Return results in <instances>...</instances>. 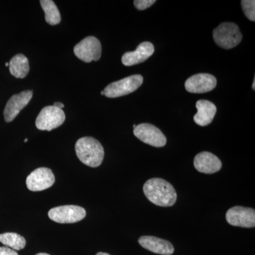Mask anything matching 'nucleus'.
<instances>
[{"label":"nucleus","instance_id":"nucleus-1","mask_svg":"<svg viewBox=\"0 0 255 255\" xmlns=\"http://www.w3.org/2000/svg\"><path fill=\"white\" fill-rule=\"evenodd\" d=\"M143 192L152 204L170 207L177 201V194L173 186L161 178H152L144 184Z\"/></svg>","mask_w":255,"mask_h":255},{"label":"nucleus","instance_id":"nucleus-2","mask_svg":"<svg viewBox=\"0 0 255 255\" xmlns=\"http://www.w3.org/2000/svg\"><path fill=\"white\" fill-rule=\"evenodd\" d=\"M75 152L82 163L91 167L100 166L105 157L103 146L92 137L79 139L75 144Z\"/></svg>","mask_w":255,"mask_h":255},{"label":"nucleus","instance_id":"nucleus-3","mask_svg":"<svg viewBox=\"0 0 255 255\" xmlns=\"http://www.w3.org/2000/svg\"><path fill=\"white\" fill-rule=\"evenodd\" d=\"M216 44L224 49H231L237 46L242 41L243 35L237 24L224 22L215 28L213 33Z\"/></svg>","mask_w":255,"mask_h":255},{"label":"nucleus","instance_id":"nucleus-4","mask_svg":"<svg viewBox=\"0 0 255 255\" xmlns=\"http://www.w3.org/2000/svg\"><path fill=\"white\" fill-rule=\"evenodd\" d=\"M143 78L141 75H131L110 84L104 90V95L109 98L123 97L135 92L141 86Z\"/></svg>","mask_w":255,"mask_h":255},{"label":"nucleus","instance_id":"nucleus-5","mask_svg":"<svg viewBox=\"0 0 255 255\" xmlns=\"http://www.w3.org/2000/svg\"><path fill=\"white\" fill-rule=\"evenodd\" d=\"M65 114L63 110L54 106H48L41 111L36 120L37 128L41 130H50L57 128L64 123Z\"/></svg>","mask_w":255,"mask_h":255},{"label":"nucleus","instance_id":"nucleus-6","mask_svg":"<svg viewBox=\"0 0 255 255\" xmlns=\"http://www.w3.org/2000/svg\"><path fill=\"white\" fill-rule=\"evenodd\" d=\"M74 53L85 63L98 61L102 55V45L96 37L87 36L75 46Z\"/></svg>","mask_w":255,"mask_h":255},{"label":"nucleus","instance_id":"nucleus-7","mask_svg":"<svg viewBox=\"0 0 255 255\" xmlns=\"http://www.w3.org/2000/svg\"><path fill=\"white\" fill-rule=\"evenodd\" d=\"M86 211L78 206L66 205L53 208L48 212V217L58 223H74L85 219Z\"/></svg>","mask_w":255,"mask_h":255},{"label":"nucleus","instance_id":"nucleus-8","mask_svg":"<svg viewBox=\"0 0 255 255\" xmlns=\"http://www.w3.org/2000/svg\"><path fill=\"white\" fill-rule=\"evenodd\" d=\"M133 133L139 140L153 147H164L167 142L165 135L158 128L152 124H139L134 128Z\"/></svg>","mask_w":255,"mask_h":255},{"label":"nucleus","instance_id":"nucleus-9","mask_svg":"<svg viewBox=\"0 0 255 255\" xmlns=\"http://www.w3.org/2000/svg\"><path fill=\"white\" fill-rule=\"evenodd\" d=\"M226 221L237 227L251 228L255 226V211L251 208L234 206L227 211Z\"/></svg>","mask_w":255,"mask_h":255},{"label":"nucleus","instance_id":"nucleus-10","mask_svg":"<svg viewBox=\"0 0 255 255\" xmlns=\"http://www.w3.org/2000/svg\"><path fill=\"white\" fill-rule=\"evenodd\" d=\"M55 178L51 169L40 167L35 169L26 178V186L31 191H41L51 187Z\"/></svg>","mask_w":255,"mask_h":255},{"label":"nucleus","instance_id":"nucleus-11","mask_svg":"<svg viewBox=\"0 0 255 255\" xmlns=\"http://www.w3.org/2000/svg\"><path fill=\"white\" fill-rule=\"evenodd\" d=\"M33 92L31 90H26L13 95L8 101L4 110L5 122L9 123L12 122L19 112L29 103Z\"/></svg>","mask_w":255,"mask_h":255},{"label":"nucleus","instance_id":"nucleus-12","mask_svg":"<svg viewBox=\"0 0 255 255\" xmlns=\"http://www.w3.org/2000/svg\"><path fill=\"white\" fill-rule=\"evenodd\" d=\"M217 85V80L214 75L199 73L188 78L185 88L190 93L203 94L212 91Z\"/></svg>","mask_w":255,"mask_h":255},{"label":"nucleus","instance_id":"nucleus-13","mask_svg":"<svg viewBox=\"0 0 255 255\" xmlns=\"http://www.w3.org/2000/svg\"><path fill=\"white\" fill-rule=\"evenodd\" d=\"M194 165L196 170L204 174H214L221 170V159L209 152H201L194 157Z\"/></svg>","mask_w":255,"mask_h":255},{"label":"nucleus","instance_id":"nucleus-14","mask_svg":"<svg viewBox=\"0 0 255 255\" xmlns=\"http://www.w3.org/2000/svg\"><path fill=\"white\" fill-rule=\"evenodd\" d=\"M155 48L150 42L145 41L137 47L135 51L127 52L122 56V61L125 66H132L143 63L153 54Z\"/></svg>","mask_w":255,"mask_h":255},{"label":"nucleus","instance_id":"nucleus-15","mask_svg":"<svg viewBox=\"0 0 255 255\" xmlns=\"http://www.w3.org/2000/svg\"><path fill=\"white\" fill-rule=\"evenodd\" d=\"M139 244L147 251L162 255H172L174 248L170 242L154 236H142L139 238Z\"/></svg>","mask_w":255,"mask_h":255},{"label":"nucleus","instance_id":"nucleus-16","mask_svg":"<svg viewBox=\"0 0 255 255\" xmlns=\"http://www.w3.org/2000/svg\"><path fill=\"white\" fill-rule=\"evenodd\" d=\"M196 107L198 112L194 117L195 123L201 127L209 125L217 112L216 105L209 101L201 100L196 102Z\"/></svg>","mask_w":255,"mask_h":255},{"label":"nucleus","instance_id":"nucleus-17","mask_svg":"<svg viewBox=\"0 0 255 255\" xmlns=\"http://www.w3.org/2000/svg\"><path fill=\"white\" fill-rule=\"evenodd\" d=\"M10 73L16 78H24L29 72L28 58L23 54H17L9 63Z\"/></svg>","mask_w":255,"mask_h":255},{"label":"nucleus","instance_id":"nucleus-18","mask_svg":"<svg viewBox=\"0 0 255 255\" xmlns=\"http://www.w3.org/2000/svg\"><path fill=\"white\" fill-rule=\"evenodd\" d=\"M40 3L44 11L46 22L52 26L58 24L61 21V16L54 1L52 0H41Z\"/></svg>","mask_w":255,"mask_h":255},{"label":"nucleus","instance_id":"nucleus-19","mask_svg":"<svg viewBox=\"0 0 255 255\" xmlns=\"http://www.w3.org/2000/svg\"><path fill=\"white\" fill-rule=\"evenodd\" d=\"M0 242L14 251H21L26 246L25 238L17 233H5L0 234Z\"/></svg>","mask_w":255,"mask_h":255},{"label":"nucleus","instance_id":"nucleus-20","mask_svg":"<svg viewBox=\"0 0 255 255\" xmlns=\"http://www.w3.org/2000/svg\"><path fill=\"white\" fill-rule=\"evenodd\" d=\"M242 7L245 15L252 21H255V1L254 0H243Z\"/></svg>","mask_w":255,"mask_h":255},{"label":"nucleus","instance_id":"nucleus-21","mask_svg":"<svg viewBox=\"0 0 255 255\" xmlns=\"http://www.w3.org/2000/svg\"><path fill=\"white\" fill-rule=\"evenodd\" d=\"M155 0H135L134 5L138 10H145L155 4Z\"/></svg>","mask_w":255,"mask_h":255},{"label":"nucleus","instance_id":"nucleus-22","mask_svg":"<svg viewBox=\"0 0 255 255\" xmlns=\"http://www.w3.org/2000/svg\"><path fill=\"white\" fill-rule=\"evenodd\" d=\"M0 255H18L14 250L7 247H0Z\"/></svg>","mask_w":255,"mask_h":255},{"label":"nucleus","instance_id":"nucleus-23","mask_svg":"<svg viewBox=\"0 0 255 255\" xmlns=\"http://www.w3.org/2000/svg\"><path fill=\"white\" fill-rule=\"evenodd\" d=\"M53 106L57 107V108L60 109V110H63L64 107H65V106H64L63 104L61 103V102H55Z\"/></svg>","mask_w":255,"mask_h":255},{"label":"nucleus","instance_id":"nucleus-24","mask_svg":"<svg viewBox=\"0 0 255 255\" xmlns=\"http://www.w3.org/2000/svg\"><path fill=\"white\" fill-rule=\"evenodd\" d=\"M96 255H111L108 254V253H98Z\"/></svg>","mask_w":255,"mask_h":255},{"label":"nucleus","instance_id":"nucleus-25","mask_svg":"<svg viewBox=\"0 0 255 255\" xmlns=\"http://www.w3.org/2000/svg\"><path fill=\"white\" fill-rule=\"evenodd\" d=\"M253 90H255V78H254V82H253Z\"/></svg>","mask_w":255,"mask_h":255},{"label":"nucleus","instance_id":"nucleus-26","mask_svg":"<svg viewBox=\"0 0 255 255\" xmlns=\"http://www.w3.org/2000/svg\"><path fill=\"white\" fill-rule=\"evenodd\" d=\"M36 255H50L46 254V253H38V254H37Z\"/></svg>","mask_w":255,"mask_h":255},{"label":"nucleus","instance_id":"nucleus-27","mask_svg":"<svg viewBox=\"0 0 255 255\" xmlns=\"http://www.w3.org/2000/svg\"><path fill=\"white\" fill-rule=\"evenodd\" d=\"M5 66L8 67L9 66V63H5Z\"/></svg>","mask_w":255,"mask_h":255},{"label":"nucleus","instance_id":"nucleus-28","mask_svg":"<svg viewBox=\"0 0 255 255\" xmlns=\"http://www.w3.org/2000/svg\"><path fill=\"white\" fill-rule=\"evenodd\" d=\"M27 141H28V139L27 138L25 139L24 142H26Z\"/></svg>","mask_w":255,"mask_h":255},{"label":"nucleus","instance_id":"nucleus-29","mask_svg":"<svg viewBox=\"0 0 255 255\" xmlns=\"http://www.w3.org/2000/svg\"><path fill=\"white\" fill-rule=\"evenodd\" d=\"M101 95H104V91H102V92H101Z\"/></svg>","mask_w":255,"mask_h":255},{"label":"nucleus","instance_id":"nucleus-30","mask_svg":"<svg viewBox=\"0 0 255 255\" xmlns=\"http://www.w3.org/2000/svg\"><path fill=\"white\" fill-rule=\"evenodd\" d=\"M135 127H136V125H135V124H134V125H133L134 128H135Z\"/></svg>","mask_w":255,"mask_h":255}]
</instances>
